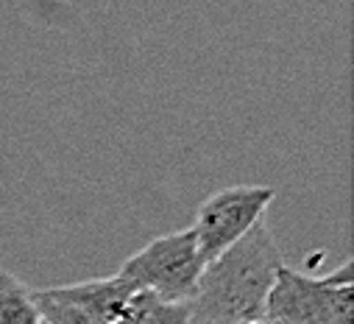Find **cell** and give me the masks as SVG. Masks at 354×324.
<instances>
[{"label": "cell", "mask_w": 354, "mask_h": 324, "mask_svg": "<svg viewBox=\"0 0 354 324\" xmlns=\"http://www.w3.org/2000/svg\"><path fill=\"white\" fill-rule=\"evenodd\" d=\"M285 258L265 218L232 249L209 260L190 299L187 324H243L262 321L271 285Z\"/></svg>", "instance_id": "obj_1"}, {"label": "cell", "mask_w": 354, "mask_h": 324, "mask_svg": "<svg viewBox=\"0 0 354 324\" xmlns=\"http://www.w3.org/2000/svg\"><path fill=\"white\" fill-rule=\"evenodd\" d=\"M265 324H354V263L346 260L329 277H307L282 266L268 302Z\"/></svg>", "instance_id": "obj_2"}, {"label": "cell", "mask_w": 354, "mask_h": 324, "mask_svg": "<svg viewBox=\"0 0 354 324\" xmlns=\"http://www.w3.org/2000/svg\"><path fill=\"white\" fill-rule=\"evenodd\" d=\"M204 258L198 255L193 229L162 235L123 260L118 277L165 302H190L196 296Z\"/></svg>", "instance_id": "obj_3"}, {"label": "cell", "mask_w": 354, "mask_h": 324, "mask_svg": "<svg viewBox=\"0 0 354 324\" xmlns=\"http://www.w3.org/2000/svg\"><path fill=\"white\" fill-rule=\"evenodd\" d=\"M274 196L277 190L268 185H229L204 199L196 213V224L190 226L204 263L221 258L243 240L265 218Z\"/></svg>", "instance_id": "obj_4"}, {"label": "cell", "mask_w": 354, "mask_h": 324, "mask_svg": "<svg viewBox=\"0 0 354 324\" xmlns=\"http://www.w3.org/2000/svg\"><path fill=\"white\" fill-rule=\"evenodd\" d=\"M131 291H134V285H129L118 274L115 277L84 280V282L56 285L53 288V294L59 299H64L67 305L81 310L86 318L95 321V324H118V318H120Z\"/></svg>", "instance_id": "obj_5"}, {"label": "cell", "mask_w": 354, "mask_h": 324, "mask_svg": "<svg viewBox=\"0 0 354 324\" xmlns=\"http://www.w3.org/2000/svg\"><path fill=\"white\" fill-rule=\"evenodd\" d=\"M190 302H165L151 291L134 288L118 324H187Z\"/></svg>", "instance_id": "obj_6"}, {"label": "cell", "mask_w": 354, "mask_h": 324, "mask_svg": "<svg viewBox=\"0 0 354 324\" xmlns=\"http://www.w3.org/2000/svg\"><path fill=\"white\" fill-rule=\"evenodd\" d=\"M0 324H42L34 291L12 271H0Z\"/></svg>", "instance_id": "obj_7"}, {"label": "cell", "mask_w": 354, "mask_h": 324, "mask_svg": "<svg viewBox=\"0 0 354 324\" xmlns=\"http://www.w3.org/2000/svg\"><path fill=\"white\" fill-rule=\"evenodd\" d=\"M243 324H265V321H243Z\"/></svg>", "instance_id": "obj_8"}]
</instances>
